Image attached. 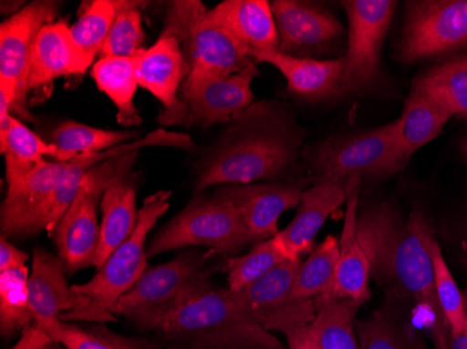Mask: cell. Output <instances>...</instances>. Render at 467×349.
<instances>
[{
    "instance_id": "obj_1",
    "label": "cell",
    "mask_w": 467,
    "mask_h": 349,
    "mask_svg": "<svg viewBox=\"0 0 467 349\" xmlns=\"http://www.w3.org/2000/svg\"><path fill=\"white\" fill-rule=\"evenodd\" d=\"M357 232L368 254L371 275L426 312L435 349H450V324L438 302L429 249L432 232L424 215L413 211L403 221L392 207H371L358 215Z\"/></svg>"
},
{
    "instance_id": "obj_2",
    "label": "cell",
    "mask_w": 467,
    "mask_h": 349,
    "mask_svg": "<svg viewBox=\"0 0 467 349\" xmlns=\"http://www.w3.org/2000/svg\"><path fill=\"white\" fill-rule=\"evenodd\" d=\"M231 128L196 180V193L212 186L254 185L279 178L296 161L298 128L275 105L256 104L233 118Z\"/></svg>"
},
{
    "instance_id": "obj_3",
    "label": "cell",
    "mask_w": 467,
    "mask_h": 349,
    "mask_svg": "<svg viewBox=\"0 0 467 349\" xmlns=\"http://www.w3.org/2000/svg\"><path fill=\"white\" fill-rule=\"evenodd\" d=\"M157 333L188 349H277L282 344L262 329L228 288H207L164 317Z\"/></svg>"
},
{
    "instance_id": "obj_4",
    "label": "cell",
    "mask_w": 467,
    "mask_h": 349,
    "mask_svg": "<svg viewBox=\"0 0 467 349\" xmlns=\"http://www.w3.org/2000/svg\"><path fill=\"white\" fill-rule=\"evenodd\" d=\"M207 9L199 0H177L167 10L164 30L180 41L189 75L181 94L202 84L243 72L254 57L227 30L207 20Z\"/></svg>"
},
{
    "instance_id": "obj_5",
    "label": "cell",
    "mask_w": 467,
    "mask_h": 349,
    "mask_svg": "<svg viewBox=\"0 0 467 349\" xmlns=\"http://www.w3.org/2000/svg\"><path fill=\"white\" fill-rule=\"evenodd\" d=\"M170 190H159L147 196L139 212L138 225L130 238L112 251L88 282L72 285L73 291L90 304L93 322L117 320L112 308L146 272L147 236L170 209Z\"/></svg>"
},
{
    "instance_id": "obj_6",
    "label": "cell",
    "mask_w": 467,
    "mask_h": 349,
    "mask_svg": "<svg viewBox=\"0 0 467 349\" xmlns=\"http://www.w3.org/2000/svg\"><path fill=\"white\" fill-rule=\"evenodd\" d=\"M209 278L204 257L185 251L171 262L146 270L135 287L120 296L112 314L125 317L139 329L156 332L165 316L212 287Z\"/></svg>"
},
{
    "instance_id": "obj_7",
    "label": "cell",
    "mask_w": 467,
    "mask_h": 349,
    "mask_svg": "<svg viewBox=\"0 0 467 349\" xmlns=\"http://www.w3.org/2000/svg\"><path fill=\"white\" fill-rule=\"evenodd\" d=\"M139 152L115 157L88 170L75 200L52 231L57 257L70 274L94 267L99 245V206L102 196L115 180L132 173Z\"/></svg>"
},
{
    "instance_id": "obj_8",
    "label": "cell",
    "mask_w": 467,
    "mask_h": 349,
    "mask_svg": "<svg viewBox=\"0 0 467 349\" xmlns=\"http://www.w3.org/2000/svg\"><path fill=\"white\" fill-rule=\"evenodd\" d=\"M252 242L243 211L222 191L214 198L196 196L180 214L164 225L147 246V257L192 246H206L217 253H234Z\"/></svg>"
},
{
    "instance_id": "obj_9",
    "label": "cell",
    "mask_w": 467,
    "mask_h": 349,
    "mask_svg": "<svg viewBox=\"0 0 467 349\" xmlns=\"http://www.w3.org/2000/svg\"><path fill=\"white\" fill-rule=\"evenodd\" d=\"M319 180L346 183L351 178H382L408 164L401 149L399 119L348 138L330 139L315 149Z\"/></svg>"
},
{
    "instance_id": "obj_10",
    "label": "cell",
    "mask_w": 467,
    "mask_h": 349,
    "mask_svg": "<svg viewBox=\"0 0 467 349\" xmlns=\"http://www.w3.org/2000/svg\"><path fill=\"white\" fill-rule=\"evenodd\" d=\"M396 2L393 0H348L343 2L348 18V46L340 94L367 90L379 77L380 52L389 31Z\"/></svg>"
},
{
    "instance_id": "obj_11",
    "label": "cell",
    "mask_w": 467,
    "mask_h": 349,
    "mask_svg": "<svg viewBox=\"0 0 467 349\" xmlns=\"http://www.w3.org/2000/svg\"><path fill=\"white\" fill-rule=\"evenodd\" d=\"M57 2H33L0 26V93L12 102L13 112L34 120L28 111V63L34 39L44 26L54 23Z\"/></svg>"
},
{
    "instance_id": "obj_12",
    "label": "cell",
    "mask_w": 467,
    "mask_h": 349,
    "mask_svg": "<svg viewBox=\"0 0 467 349\" xmlns=\"http://www.w3.org/2000/svg\"><path fill=\"white\" fill-rule=\"evenodd\" d=\"M300 266L301 259L285 260L261 280L233 293L243 311L266 332L288 335L314 322V301L291 295Z\"/></svg>"
},
{
    "instance_id": "obj_13",
    "label": "cell",
    "mask_w": 467,
    "mask_h": 349,
    "mask_svg": "<svg viewBox=\"0 0 467 349\" xmlns=\"http://www.w3.org/2000/svg\"><path fill=\"white\" fill-rule=\"evenodd\" d=\"M467 46V0H422L409 4L399 57L416 62Z\"/></svg>"
},
{
    "instance_id": "obj_14",
    "label": "cell",
    "mask_w": 467,
    "mask_h": 349,
    "mask_svg": "<svg viewBox=\"0 0 467 349\" xmlns=\"http://www.w3.org/2000/svg\"><path fill=\"white\" fill-rule=\"evenodd\" d=\"M133 59L139 87L161 102L160 126H188V107L181 98L180 90L188 77L189 67L180 41L161 33L154 46L139 52Z\"/></svg>"
},
{
    "instance_id": "obj_15",
    "label": "cell",
    "mask_w": 467,
    "mask_h": 349,
    "mask_svg": "<svg viewBox=\"0 0 467 349\" xmlns=\"http://www.w3.org/2000/svg\"><path fill=\"white\" fill-rule=\"evenodd\" d=\"M67 162L42 161L30 172L7 183L2 204V236L26 238L46 231L47 211L67 172Z\"/></svg>"
},
{
    "instance_id": "obj_16",
    "label": "cell",
    "mask_w": 467,
    "mask_h": 349,
    "mask_svg": "<svg viewBox=\"0 0 467 349\" xmlns=\"http://www.w3.org/2000/svg\"><path fill=\"white\" fill-rule=\"evenodd\" d=\"M279 48L282 54L308 57L322 54L342 36L337 18L319 5L301 0L272 2Z\"/></svg>"
},
{
    "instance_id": "obj_17",
    "label": "cell",
    "mask_w": 467,
    "mask_h": 349,
    "mask_svg": "<svg viewBox=\"0 0 467 349\" xmlns=\"http://www.w3.org/2000/svg\"><path fill=\"white\" fill-rule=\"evenodd\" d=\"M67 272L59 257L44 249L34 251L28 291L36 323L52 319L93 322L90 304L67 283Z\"/></svg>"
},
{
    "instance_id": "obj_18",
    "label": "cell",
    "mask_w": 467,
    "mask_h": 349,
    "mask_svg": "<svg viewBox=\"0 0 467 349\" xmlns=\"http://www.w3.org/2000/svg\"><path fill=\"white\" fill-rule=\"evenodd\" d=\"M304 186L303 182L254 183L225 186L220 191L240 207L252 241L262 242L280 232V217L298 207L306 191Z\"/></svg>"
},
{
    "instance_id": "obj_19",
    "label": "cell",
    "mask_w": 467,
    "mask_h": 349,
    "mask_svg": "<svg viewBox=\"0 0 467 349\" xmlns=\"http://www.w3.org/2000/svg\"><path fill=\"white\" fill-rule=\"evenodd\" d=\"M91 63L76 44L67 21L49 23L34 39L28 63V93L44 90L57 78L84 75Z\"/></svg>"
},
{
    "instance_id": "obj_20",
    "label": "cell",
    "mask_w": 467,
    "mask_h": 349,
    "mask_svg": "<svg viewBox=\"0 0 467 349\" xmlns=\"http://www.w3.org/2000/svg\"><path fill=\"white\" fill-rule=\"evenodd\" d=\"M258 76L256 62L243 72L202 84L195 90L181 94L188 107V126H209L227 123L245 111L254 102L252 81Z\"/></svg>"
},
{
    "instance_id": "obj_21",
    "label": "cell",
    "mask_w": 467,
    "mask_h": 349,
    "mask_svg": "<svg viewBox=\"0 0 467 349\" xmlns=\"http://www.w3.org/2000/svg\"><path fill=\"white\" fill-rule=\"evenodd\" d=\"M346 200L348 186L342 182L317 180V185L304 191L293 221L275 235L288 259H301L314 251L317 233Z\"/></svg>"
},
{
    "instance_id": "obj_22",
    "label": "cell",
    "mask_w": 467,
    "mask_h": 349,
    "mask_svg": "<svg viewBox=\"0 0 467 349\" xmlns=\"http://www.w3.org/2000/svg\"><path fill=\"white\" fill-rule=\"evenodd\" d=\"M359 185H361L359 178H351L346 182L348 200H346L342 238L338 241L340 259H338L337 272H336L330 296L354 299L359 303H364L369 298L371 264L357 232Z\"/></svg>"
},
{
    "instance_id": "obj_23",
    "label": "cell",
    "mask_w": 467,
    "mask_h": 349,
    "mask_svg": "<svg viewBox=\"0 0 467 349\" xmlns=\"http://www.w3.org/2000/svg\"><path fill=\"white\" fill-rule=\"evenodd\" d=\"M254 62L269 63L285 76L288 90L300 98L317 101L340 94L345 59L317 60L277 51L252 52Z\"/></svg>"
},
{
    "instance_id": "obj_24",
    "label": "cell",
    "mask_w": 467,
    "mask_h": 349,
    "mask_svg": "<svg viewBox=\"0 0 467 349\" xmlns=\"http://www.w3.org/2000/svg\"><path fill=\"white\" fill-rule=\"evenodd\" d=\"M207 20L227 30L249 54L279 48L272 4L266 0H224L207 12Z\"/></svg>"
},
{
    "instance_id": "obj_25",
    "label": "cell",
    "mask_w": 467,
    "mask_h": 349,
    "mask_svg": "<svg viewBox=\"0 0 467 349\" xmlns=\"http://www.w3.org/2000/svg\"><path fill=\"white\" fill-rule=\"evenodd\" d=\"M139 180L135 173L115 180L102 196V221L99 224V245L94 267L99 269L112 251L122 245L135 231L139 221Z\"/></svg>"
},
{
    "instance_id": "obj_26",
    "label": "cell",
    "mask_w": 467,
    "mask_h": 349,
    "mask_svg": "<svg viewBox=\"0 0 467 349\" xmlns=\"http://www.w3.org/2000/svg\"><path fill=\"white\" fill-rule=\"evenodd\" d=\"M451 118V112L435 97L413 84L399 118L401 149L406 159H410L417 149L434 140Z\"/></svg>"
},
{
    "instance_id": "obj_27",
    "label": "cell",
    "mask_w": 467,
    "mask_h": 349,
    "mask_svg": "<svg viewBox=\"0 0 467 349\" xmlns=\"http://www.w3.org/2000/svg\"><path fill=\"white\" fill-rule=\"evenodd\" d=\"M91 77L97 88L111 99L117 108V122L125 128L140 125L141 117L135 107L138 76L135 59L130 57H99L93 65Z\"/></svg>"
},
{
    "instance_id": "obj_28",
    "label": "cell",
    "mask_w": 467,
    "mask_h": 349,
    "mask_svg": "<svg viewBox=\"0 0 467 349\" xmlns=\"http://www.w3.org/2000/svg\"><path fill=\"white\" fill-rule=\"evenodd\" d=\"M314 303L317 314L308 329L319 348L359 349L354 320L363 303L330 295L317 296Z\"/></svg>"
},
{
    "instance_id": "obj_29",
    "label": "cell",
    "mask_w": 467,
    "mask_h": 349,
    "mask_svg": "<svg viewBox=\"0 0 467 349\" xmlns=\"http://www.w3.org/2000/svg\"><path fill=\"white\" fill-rule=\"evenodd\" d=\"M6 159V182H15L18 178L46 161V157L55 161L67 162L75 159L70 152L62 151L55 144L42 140L30 128L13 118L12 128L7 133L6 141L0 147Z\"/></svg>"
},
{
    "instance_id": "obj_30",
    "label": "cell",
    "mask_w": 467,
    "mask_h": 349,
    "mask_svg": "<svg viewBox=\"0 0 467 349\" xmlns=\"http://www.w3.org/2000/svg\"><path fill=\"white\" fill-rule=\"evenodd\" d=\"M338 259V241L335 236H327L324 242L311 251L306 262H301L291 291L293 298L314 301L317 296L330 295L337 272Z\"/></svg>"
},
{
    "instance_id": "obj_31",
    "label": "cell",
    "mask_w": 467,
    "mask_h": 349,
    "mask_svg": "<svg viewBox=\"0 0 467 349\" xmlns=\"http://www.w3.org/2000/svg\"><path fill=\"white\" fill-rule=\"evenodd\" d=\"M27 266L0 270V333L4 337L36 324L28 291Z\"/></svg>"
},
{
    "instance_id": "obj_32",
    "label": "cell",
    "mask_w": 467,
    "mask_h": 349,
    "mask_svg": "<svg viewBox=\"0 0 467 349\" xmlns=\"http://www.w3.org/2000/svg\"><path fill=\"white\" fill-rule=\"evenodd\" d=\"M414 84L435 97L452 117L467 119V56L441 63Z\"/></svg>"
},
{
    "instance_id": "obj_33",
    "label": "cell",
    "mask_w": 467,
    "mask_h": 349,
    "mask_svg": "<svg viewBox=\"0 0 467 349\" xmlns=\"http://www.w3.org/2000/svg\"><path fill=\"white\" fill-rule=\"evenodd\" d=\"M130 4L126 0H94L84 7L80 17L70 27L76 44L91 62L99 57L115 20Z\"/></svg>"
},
{
    "instance_id": "obj_34",
    "label": "cell",
    "mask_w": 467,
    "mask_h": 349,
    "mask_svg": "<svg viewBox=\"0 0 467 349\" xmlns=\"http://www.w3.org/2000/svg\"><path fill=\"white\" fill-rule=\"evenodd\" d=\"M136 138L138 132L133 130H107L83 125L75 120H67L55 128L51 135V143L73 156H83L130 143L136 140Z\"/></svg>"
},
{
    "instance_id": "obj_35",
    "label": "cell",
    "mask_w": 467,
    "mask_h": 349,
    "mask_svg": "<svg viewBox=\"0 0 467 349\" xmlns=\"http://www.w3.org/2000/svg\"><path fill=\"white\" fill-rule=\"evenodd\" d=\"M288 259L277 238L262 241L249 253L227 262V282L231 293H238L264 278Z\"/></svg>"
},
{
    "instance_id": "obj_36",
    "label": "cell",
    "mask_w": 467,
    "mask_h": 349,
    "mask_svg": "<svg viewBox=\"0 0 467 349\" xmlns=\"http://www.w3.org/2000/svg\"><path fill=\"white\" fill-rule=\"evenodd\" d=\"M429 249L434 266L435 290L441 309L450 324V334H456L466 327V312H464V296L456 285L455 278L448 267L441 246L434 235L429 236Z\"/></svg>"
},
{
    "instance_id": "obj_37",
    "label": "cell",
    "mask_w": 467,
    "mask_h": 349,
    "mask_svg": "<svg viewBox=\"0 0 467 349\" xmlns=\"http://www.w3.org/2000/svg\"><path fill=\"white\" fill-rule=\"evenodd\" d=\"M141 2H132L112 26L99 57H133L143 51L144 30L141 21Z\"/></svg>"
},
{
    "instance_id": "obj_38",
    "label": "cell",
    "mask_w": 467,
    "mask_h": 349,
    "mask_svg": "<svg viewBox=\"0 0 467 349\" xmlns=\"http://www.w3.org/2000/svg\"><path fill=\"white\" fill-rule=\"evenodd\" d=\"M357 341L359 349H411L389 309L377 312L371 319L359 323Z\"/></svg>"
},
{
    "instance_id": "obj_39",
    "label": "cell",
    "mask_w": 467,
    "mask_h": 349,
    "mask_svg": "<svg viewBox=\"0 0 467 349\" xmlns=\"http://www.w3.org/2000/svg\"><path fill=\"white\" fill-rule=\"evenodd\" d=\"M67 349H122L114 341L104 340L86 330L78 329L65 320L52 319L36 323Z\"/></svg>"
},
{
    "instance_id": "obj_40",
    "label": "cell",
    "mask_w": 467,
    "mask_h": 349,
    "mask_svg": "<svg viewBox=\"0 0 467 349\" xmlns=\"http://www.w3.org/2000/svg\"><path fill=\"white\" fill-rule=\"evenodd\" d=\"M59 345L46 330L33 324L20 333V340L10 349H59Z\"/></svg>"
},
{
    "instance_id": "obj_41",
    "label": "cell",
    "mask_w": 467,
    "mask_h": 349,
    "mask_svg": "<svg viewBox=\"0 0 467 349\" xmlns=\"http://www.w3.org/2000/svg\"><path fill=\"white\" fill-rule=\"evenodd\" d=\"M28 262V254L16 248L9 239L2 236L0 239V270L16 269L26 266Z\"/></svg>"
},
{
    "instance_id": "obj_42",
    "label": "cell",
    "mask_w": 467,
    "mask_h": 349,
    "mask_svg": "<svg viewBox=\"0 0 467 349\" xmlns=\"http://www.w3.org/2000/svg\"><path fill=\"white\" fill-rule=\"evenodd\" d=\"M308 327L296 330V332L285 335L288 349H321L319 345H317V341L314 340V337H312L311 333H309Z\"/></svg>"
},
{
    "instance_id": "obj_43",
    "label": "cell",
    "mask_w": 467,
    "mask_h": 349,
    "mask_svg": "<svg viewBox=\"0 0 467 349\" xmlns=\"http://www.w3.org/2000/svg\"><path fill=\"white\" fill-rule=\"evenodd\" d=\"M450 349H467V324L462 332L450 334Z\"/></svg>"
},
{
    "instance_id": "obj_44",
    "label": "cell",
    "mask_w": 467,
    "mask_h": 349,
    "mask_svg": "<svg viewBox=\"0 0 467 349\" xmlns=\"http://www.w3.org/2000/svg\"><path fill=\"white\" fill-rule=\"evenodd\" d=\"M464 312H466V324H467V293L464 296Z\"/></svg>"
},
{
    "instance_id": "obj_45",
    "label": "cell",
    "mask_w": 467,
    "mask_h": 349,
    "mask_svg": "<svg viewBox=\"0 0 467 349\" xmlns=\"http://www.w3.org/2000/svg\"><path fill=\"white\" fill-rule=\"evenodd\" d=\"M464 254H466V260H467V239L464 241Z\"/></svg>"
},
{
    "instance_id": "obj_46",
    "label": "cell",
    "mask_w": 467,
    "mask_h": 349,
    "mask_svg": "<svg viewBox=\"0 0 467 349\" xmlns=\"http://www.w3.org/2000/svg\"><path fill=\"white\" fill-rule=\"evenodd\" d=\"M120 348H122V349H135V348H132V346H130V345H125V346L120 345Z\"/></svg>"
},
{
    "instance_id": "obj_47",
    "label": "cell",
    "mask_w": 467,
    "mask_h": 349,
    "mask_svg": "<svg viewBox=\"0 0 467 349\" xmlns=\"http://www.w3.org/2000/svg\"><path fill=\"white\" fill-rule=\"evenodd\" d=\"M466 154H467V143H466Z\"/></svg>"
},
{
    "instance_id": "obj_48",
    "label": "cell",
    "mask_w": 467,
    "mask_h": 349,
    "mask_svg": "<svg viewBox=\"0 0 467 349\" xmlns=\"http://www.w3.org/2000/svg\"><path fill=\"white\" fill-rule=\"evenodd\" d=\"M277 349H285V348H283V346H282V348H277Z\"/></svg>"
}]
</instances>
